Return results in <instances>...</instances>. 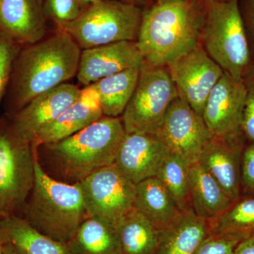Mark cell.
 I'll list each match as a JSON object with an SVG mask.
<instances>
[{
  "instance_id": "16",
  "label": "cell",
  "mask_w": 254,
  "mask_h": 254,
  "mask_svg": "<svg viewBox=\"0 0 254 254\" xmlns=\"http://www.w3.org/2000/svg\"><path fill=\"white\" fill-rule=\"evenodd\" d=\"M170 153L153 133H127L117 154L115 165L137 185L156 176L160 165Z\"/></svg>"
},
{
  "instance_id": "24",
  "label": "cell",
  "mask_w": 254,
  "mask_h": 254,
  "mask_svg": "<svg viewBox=\"0 0 254 254\" xmlns=\"http://www.w3.org/2000/svg\"><path fill=\"white\" fill-rule=\"evenodd\" d=\"M71 254H122L115 225L88 217L68 242Z\"/></svg>"
},
{
  "instance_id": "39",
  "label": "cell",
  "mask_w": 254,
  "mask_h": 254,
  "mask_svg": "<svg viewBox=\"0 0 254 254\" xmlns=\"http://www.w3.org/2000/svg\"><path fill=\"white\" fill-rule=\"evenodd\" d=\"M202 1H228V0H202Z\"/></svg>"
},
{
  "instance_id": "15",
  "label": "cell",
  "mask_w": 254,
  "mask_h": 254,
  "mask_svg": "<svg viewBox=\"0 0 254 254\" xmlns=\"http://www.w3.org/2000/svg\"><path fill=\"white\" fill-rule=\"evenodd\" d=\"M247 143L245 137L213 136L198 160L233 202L241 197L242 155Z\"/></svg>"
},
{
  "instance_id": "20",
  "label": "cell",
  "mask_w": 254,
  "mask_h": 254,
  "mask_svg": "<svg viewBox=\"0 0 254 254\" xmlns=\"http://www.w3.org/2000/svg\"><path fill=\"white\" fill-rule=\"evenodd\" d=\"M210 232V222L193 211L182 213L160 232L155 254H193Z\"/></svg>"
},
{
  "instance_id": "14",
  "label": "cell",
  "mask_w": 254,
  "mask_h": 254,
  "mask_svg": "<svg viewBox=\"0 0 254 254\" xmlns=\"http://www.w3.org/2000/svg\"><path fill=\"white\" fill-rule=\"evenodd\" d=\"M144 63L136 41H120L81 51L76 73L78 81L89 86L103 78Z\"/></svg>"
},
{
  "instance_id": "7",
  "label": "cell",
  "mask_w": 254,
  "mask_h": 254,
  "mask_svg": "<svg viewBox=\"0 0 254 254\" xmlns=\"http://www.w3.org/2000/svg\"><path fill=\"white\" fill-rule=\"evenodd\" d=\"M37 148L0 122V220L22 210L35 182Z\"/></svg>"
},
{
  "instance_id": "5",
  "label": "cell",
  "mask_w": 254,
  "mask_h": 254,
  "mask_svg": "<svg viewBox=\"0 0 254 254\" xmlns=\"http://www.w3.org/2000/svg\"><path fill=\"white\" fill-rule=\"evenodd\" d=\"M201 1L200 44L224 71L244 79L252 61L238 0Z\"/></svg>"
},
{
  "instance_id": "35",
  "label": "cell",
  "mask_w": 254,
  "mask_h": 254,
  "mask_svg": "<svg viewBox=\"0 0 254 254\" xmlns=\"http://www.w3.org/2000/svg\"><path fill=\"white\" fill-rule=\"evenodd\" d=\"M3 253L4 254H20L11 246L3 243Z\"/></svg>"
},
{
  "instance_id": "21",
  "label": "cell",
  "mask_w": 254,
  "mask_h": 254,
  "mask_svg": "<svg viewBox=\"0 0 254 254\" xmlns=\"http://www.w3.org/2000/svg\"><path fill=\"white\" fill-rule=\"evenodd\" d=\"M190 205L197 216L210 221L233 203L218 182L198 162L190 165Z\"/></svg>"
},
{
  "instance_id": "28",
  "label": "cell",
  "mask_w": 254,
  "mask_h": 254,
  "mask_svg": "<svg viewBox=\"0 0 254 254\" xmlns=\"http://www.w3.org/2000/svg\"><path fill=\"white\" fill-rule=\"evenodd\" d=\"M22 46L0 33V103L9 88L14 60Z\"/></svg>"
},
{
  "instance_id": "31",
  "label": "cell",
  "mask_w": 254,
  "mask_h": 254,
  "mask_svg": "<svg viewBox=\"0 0 254 254\" xmlns=\"http://www.w3.org/2000/svg\"><path fill=\"white\" fill-rule=\"evenodd\" d=\"M244 80L247 96L244 110L242 130L248 143H254V67L251 64Z\"/></svg>"
},
{
  "instance_id": "13",
  "label": "cell",
  "mask_w": 254,
  "mask_h": 254,
  "mask_svg": "<svg viewBox=\"0 0 254 254\" xmlns=\"http://www.w3.org/2000/svg\"><path fill=\"white\" fill-rule=\"evenodd\" d=\"M81 89L71 83H64L38 95L10 120L16 133L32 143L38 132L53 123L77 99Z\"/></svg>"
},
{
  "instance_id": "4",
  "label": "cell",
  "mask_w": 254,
  "mask_h": 254,
  "mask_svg": "<svg viewBox=\"0 0 254 254\" xmlns=\"http://www.w3.org/2000/svg\"><path fill=\"white\" fill-rule=\"evenodd\" d=\"M125 134L122 119L103 116L72 136L44 145L64 177L78 183L115 164Z\"/></svg>"
},
{
  "instance_id": "26",
  "label": "cell",
  "mask_w": 254,
  "mask_h": 254,
  "mask_svg": "<svg viewBox=\"0 0 254 254\" xmlns=\"http://www.w3.org/2000/svg\"><path fill=\"white\" fill-rule=\"evenodd\" d=\"M190 165L179 155L169 153L157 173L182 212L193 211L190 205Z\"/></svg>"
},
{
  "instance_id": "33",
  "label": "cell",
  "mask_w": 254,
  "mask_h": 254,
  "mask_svg": "<svg viewBox=\"0 0 254 254\" xmlns=\"http://www.w3.org/2000/svg\"><path fill=\"white\" fill-rule=\"evenodd\" d=\"M238 2L252 51L254 49V0H238Z\"/></svg>"
},
{
  "instance_id": "29",
  "label": "cell",
  "mask_w": 254,
  "mask_h": 254,
  "mask_svg": "<svg viewBox=\"0 0 254 254\" xmlns=\"http://www.w3.org/2000/svg\"><path fill=\"white\" fill-rule=\"evenodd\" d=\"M81 8L78 0H46L44 2L46 18L58 25L76 20L83 12Z\"/></svg>"
},
{
  "instance_id": "19",
  "label": "cell",
  "mask_w": 254,
  "mask_h": 254,
  "mask_svg": "<svg viewBox=\"0 0 254 254\" xmlns=\"http://www.w3.org/2000/svg\"><path fill=\"white\" fill-rule=\"evenodd\" d=\"M0 240L20 254H71L67 245L38 231L18 215L0 220Z\"/></svg>"
},
{
  "instance_id": "40",
  "label": "cell",
  "mask_w": 254,
  "mask_h": 254,
  "mask_svg": "<svg viewBox=\"0 0 254 254\" xmlns=\"http://www.w3.org/2000/svg\"><path fill=\"white\" fill-rule=\"evenodd\" d=\"M252 66H254V61L253 62V63H252Z\"/></svg>"
},
{
  "instance_id": "18",
  "label": "cell",
  "mask_w": 254,
  "mask_h": 254,
  "mask_svg": "<svg viewBox=\"0 0 254 254\" xmlns=\"http://www.w3.org/2000/svg\"><path fill=\"white\" fill-rule=\"evenodd\" d=\"M46 19L43 0H0V33L20 46L43 40Z\"/></svg>"
},
{
  "instance_id": "34",
  "label": "cell",
  "mask_w": 254,
  "mask_h": 254,
  "mask_svg": "<svg viewBox=\"0 0 254 254\" xmlns=\"http://www.w3.org/2000/svg\"><path fill=\"white\" fill-rule=\"evenodd\" d=\"M233 254H254V235L241 241Z\"/></svg>"
},
{
  "instance_id": "2",
  "label": "cell",
  "mask_w": 254,
  "mask_h": 254,
  "mask_svg": "<svg viewBox=\"0 0 254 254\" xmlns=\"http://www.w3.org/2000/svg\"><path fill=\"white\" fill-rule=\"evenodd\" d=\"M201 0H160L143 11L137 45L144 63L167 66L200 43Z\"/></svg>"
},
{
  "instance_id": "10",
  "label": "cell",
  "mask_w": 254,
  "mask_h": 254,
  "mask_svg": "<svg viewBox=\"0 0 254 254\" xmlns=\"http://www.w3.org/2000/svg\"><path fill=\"white\" fill-rule=\"evenodd\" d=\"M167 67L179 98L203 116L207 99L223 74V69L210 58L200 43L169 63Z\"/></svg>"
},
{
  "instance_id": "3",
  "label": "cell",
  "mask_w": 254,
  "mask_h": 254,
  "mask_svg": "<svg viewBox=\"0 0 254 254\" xmlns=\"http://www.w3.org/2000/svg\"><path fill=\"white\" fill-rule=\"evenodd\" d=\"M38 148L35 156V182L23 208V218L38 231L67 245L87 218L79 183L58 181L42 167Z\"/></svg>"
},
{
  "instance_id": "12",
  "label": "cell",
  "mask_w": 254,
  "mask_h": 254,
  "mask_svg": "<svg viewBox=\"0 0 254 254\" xmlns=\"http://www.w3.org/2000/svg\"><path fill=\"white\" fill-rule=\"evenodd\" d=\"M246 96L245 80L236 79L224 71L209 95L202 116L212 136L245 137L242 120Z\"/></svg>"
},
{
  "instance_id": "38",
  "label": "cell",
  "mask_w": 254,
  "mask_h": 254,
  "mask_svg": "<svg viewBox=\"0 0 254 254\" xmlns=\"http://www.w3.org/2000/svg\"><path fill=\"white\" fill-rule=\"evenodd\" d=\"M0 254H4L3 253V243L1 240H0Z\"/></svg>"
},
{
  "instance_id": "17",
  "label": "cell",
  "mask_w": 254,
  "mask_h": 254,
  "mask_svg": "<svg viewBox=\"0 0 254 254\" xmlns=\"http://www.w3.org/2000/svg\"><path fill=\"white\" fill-rule=\"evenodd\" d=\"M104 116L99 95L93 84L81 90L77 99L66 108L53 123L38 132L32 142L38 148L64 139L81 131Z\"/></svg>"
},
{
  "instance_id": "22",
  "label": "cell",
  "mask_w": 254,
  "mask_h": 254,
  "mask_svg": "<svg viewBox=\"0 0 254 254\" xmlns=\"http://www.w3.org/2000/svg\"><path fill=\"white\" fill-rule=\"evenodd\" d=\"M134 208L146 217L159 231L171 225L183 213L156 177L137 184Z\"/></svg>"
},
{
  "instance_id": "30",
  "label": "cell",
  "mask_w": 254,
  "mask_h": 254,
  "mask_svg": "<svg viewBox=\"0 0 254 254\" xmlns=\"http://www.w3.org/2000/svg\"><path fill=\"white\" fill-rule=\"evenodd\" d=\"M243 240L235 235L210 233L193 254H233L237 246Z\"/></svg>"
},
{
  "instance_id": "23",
  "label": "cell",
  "mask_w": 254,
  "mask_h": 254,
  "mask_svg": "<svg viewBox=\"0 0 254 254\" xmlns=\"http://www.w3.org/2000/svg\"><path fill=\"white\" fill-rule=\"evenodd\" d=\"M115 227L122 254H155L160 231L136 208L125 214Z\"/></svg>"
},
{
  "instance_id": "41",
  "label": "cell",
  "mask_w": 254,
  "mask_h": 254,
  "mask_svg": "<svg viewBox=\"0 0 254 254\" xmlns=\"http://www.w3.org/2000/svg\"><path fill=\"white\" fill-rule=\"evenodd\" d=\"M158 1H160V0H158Z\"/></svg>"
},
{
  "instance_id": "36",
  "label": "cell",
  "mask_w": 254,
  "mask_h": 254,
  "mask_svg": "<svg viewBox=\"0 0 254 254\" xmlns=\"http://www.w3.org/2000/svg\"><path fill=\"white\" fill-rule=\"evenodd\" d=\"M78 1H79L81 6H87L88 7V6H91V5L98 2L100 0H78Z\"/></svg>"
},
{
  "instance_id": "32",
  "label": "cell",
  "mask_w": 254,
  "mask_h": 254,
  "mask_svg": "<svg viewBox=\"0 0 254 254\" xmlns=\"http://www.w3.org/2000/svg\"><path fill=\"white\" fill-rule=\"evenodd\" d=\"M241 197H254V143H247L242 155Z\"/></svg>"
},
{
  "instance_id": "37",
  "label": "cell",
  "mask_w": 254,
  "mask_h": 254,
  "mask_svg": "<svg viewBox=\"0 0 254 254\" xmlns=\"http://www.w3.org/2000/svg\"><path fill=\"white\" fill-rule=\"evenodd\" d=\"M142 1L143 0H124V1H125V2L131 3V4H136V3L140 2V1Z\"/></svg>"
},
{
  "instance_id": "9",
  "label": "cell",
  "mask_w": 254,
  "mask_h": 254,
  "mask_svg": "<svg viewBox=\"0 0 254 254\" xmlns=\"http://www.w3.org/2000/svg\"><path fill=\"white\" fill-rule=\"evenodd\" d=\"M78 183L88 217L115 226L134 207L136 185L115 164L97 170Z\"/></svg>"
},
{
  "instance_id": "6",
  "label": "cell",
  "mask_w": 254,
  "mask_h": 254,
  "mask_svg": "<svg viewBox=\"0 0 254 254\" xmlns=\"http://www.w3.org/2000/svg\"><path fill=\"white\" fill-rule=\"evenodd\" d=\"M143 11L131 3L100 0L71 22L58 24L81 49L120 41H136Z\"/></svg>"
},
{
  "instance_id": "1",
  "label": "cell",
  "mask_w": 254,
  "mask_h": 254,
  "mask_svg": "<svg viewBox=\"0 0 254 254\" xmlns=\"http://www.w3.org/2000/svg\"><path fill=\"white\" fill-rule=\"evenodd\" d=\"M81 48L63 31L23 46L13 65L8 100L14 113L38 95L76 76Z\"/></svg>"
},
{
  "instance_id": "11",
  "label": "cell",
  "mask_w": 254,
  "mask_h": 254,
  "mask_svg": "<svg viewBox=\"0 0 254 254\" xmlns=\"http://www.w3.org/2000/svg\"><path fill=\"white\" fill-rule=\"evenodd\" d=\"M155 134L170 153L185 159L190 165L198 162L213 137L203 117L179 97L170 104Z\"/></svg>"
},
{
  "instance_id": "27",
  "label": "cell",
  "mask_w": 254,
  "mask_h": 254,
  "mask_svg": "<svg viewBox=\"0 0 254 254\" xmlns=\"http://www.w3.org/2000/svg\"><path fill=\"white\" fill-rule=\"evenodd\" d=\"M209 222L211 233L242 239L254 235V197H240L222 215Z\"/></svg>"
},
{
  "instance_id": "8",
  "label": "cell",
  "mask_w": 254,
  "mask_h": 254,
  "mask_svg": "<svg viewBox=\"0 0 254 254\" xmlns=\"http://www.w3.org/2000/svg\"><path fill=\"white\" fill-rule=\"evenodd\" d=\"M177 98V88L167 66H151L143 63L136 89L122 115L126 133L155 134L169 107Z\"/></svg>"
},
{
  "instance_id": "25",
  "label": "cell",
  "mask_w": 254,
  "mask_h": 254,
  "mask_svg": "<svg viewBox=\"0 0 254 254\" xmlns=\"http://www.w3.org/2000/svg\"><path fill=\"white\" fill-rule=\"evenodd\" d=\"M140 68H132L93 83L99 95L103 115L118 118L123 115L136 89Z\"/></svg>"
}]
</instances>
